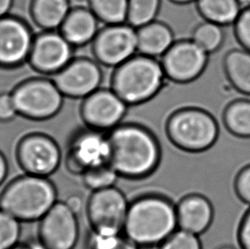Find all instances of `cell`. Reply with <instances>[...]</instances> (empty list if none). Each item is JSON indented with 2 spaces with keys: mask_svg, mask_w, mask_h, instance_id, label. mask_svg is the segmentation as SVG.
<instances>
[{
  "mask_svg": "<svg viewBox=\"0 0 250 249\" xmlns=\"http://www.w3.org/2000/svg\"><path fill=\"white\" fill-rule=\"evenodd\" d=\"M177 229L176 206L165 196L150 194L129 203L122 233L140 249L160 246Z\"/></svg>",
  "mask_w": 250,
  "mask_h": 249,
  "instance_id": "7a4b0ae2",
  "label": "cell"
},
{
  "mask_svg": "<svg viewBox=\"0 0 250 249\" xmlns=\"http://www.w3.org/2000/svg\"><path fill=\"white\" fill-rule=\"evenodd\" d=\"M16 156L21 168L27 174L44 178L58 170L62 160L58 143L50 136L38 132L21 139Z\"/></svg>",
  "mask_w": 250,
  "mask_h": 249,
  "instance_id": "9c48e42d",
  "label": "cell"
},
{
  "mask_svg": "<svg viewBox=\"0 0 250 249\" xmlns=\"http://www.w3.org/2000/svg\"><path fill=\"white\" fill-rule=\"evenodd\" d=\"M103 81L101 65L87 58L73 59L53 81L66 98L84 99L100 88Z\"/></svg>",
  "mask_w": 250,
  "mask_h": 249,
  "instance_id": "5bb4252c",
  "label": "cell"
},
{
  "mask_svg": "<svg viewBox=\"0 0 250 249\" xmlns=\"http://www.w3.org/2000/svg\"><path fill=\"white\" fill-rule=\"evenodd\" d=\"M129 203L115 186L92 192L86 206L91 230L103 235H117L123 230Z\"/></svg>",
  "mask_w": 250,
  "mask_h": 249,
  "instance_id": "52a82bcc",
  "label": "cell"
},
{
  "mask_svg": "<svg viewBox=\"0 0 250 249\" xmlns=\"http://www.w3.org/2000/svg\"><path fill=\"white\" fill-rule=\"evenodd\" d=\"M216 249H235L233 246H229V245H224V246H220Z\"/></svg>",
  "mask_w": 250,
  "mask_h": 249,
  "instance_id": "60d3db41",
  "label": "cell"
},
{
  "mask_svg": "<svg viewBox=\"0 0 250 249\" xmlns=\"http://www.w3.org/2000/svg\"><path fill=\"white\" fill-rule=\"evenodd\" d=\"M17 115V109L11 94L3 93L0 95V122H10Z\"/></svg>",
  "mask_w": 250,
  "mask_h": 249,
  "instance_id": "836d02e7",
  "label": "cell"
},
{
  "mask_svg": "<svg viewBox=\"0 0 250 249\" xmlns=\"http://www.w3.org/2000/svg\"><path fill=\"white\" fill-rule=\"evenodd\" d=\"M21 222L0 209V249H11L18 245Z\"/></svg>",
  "mask_w": 250,
  "mask_h": 249,
  "instance_id": "f1b7e54d",
  "label": "cell"
},
{
  "mask_svg": "<svg viewBox=\"0 0 250 249\" xmlns=\"http://www.w3.org/2000/svg\"><path fill=\"white\" fill-rule=\"evenodd\" d=\"M172 3L176 4H180V5H186V4H190V3H196V0H170Z\"/></svg>",
  "mask_w": 250,
  "mask_h": 249,
  "instance_id": "74e56055",
  "label": "cell"
},
{
  "mask_svg": "<svg viewBox=\"0 0 250 249\" xmlns=\"http://www.w3.org/2000/svg\"><path fill=\"white\" fill-rule=\"evenodd\" d=\"M34 36L30 27L17 17L0 19V66L14 67L28 61Z\"/></svg>",
  "mask_w": 250,
  "mask_h": 249,
  "instance_id": "2e32d148",
  "label": "cell"
},
{
  "mask_svg": "<svg viewBox=\"0 0 250 249\" xmlns=\"http://www.w3.org/2000/svg\"><path fill=\"white\" fill-rule=\"evenodd\" d=\"M57 188L50 179L40 176H21L0 195V209L21 222L41 220L57 202Z\"/></svg>",
  "mask_w": 250,
  "mask_h": 249,
  "instance_id": "3957f363",
  "label": "cell"
},
{
  "mask_svg": "<svg viewBox=\"0 0 250 249\" xmlns=\"http://www.w3.org/2000/svg\"><path fill=\"white\" fill-rule=\"evenodd\" d=\"M108 132L83 128L72 136L66 155L68 172L82 175L86 170L108 163Z\"/></svg>",
  "mask_w": 250,
  "mask_h": 249,
  "instance_id": "8fae6325",
  "label": "cell"
},
{
  "mask_svg": "<svg viewBox=\"0 0 250 249\" xmlns=\"http://www.w3.org/2000/svg\"><path fill=\"white\" fill-rule=\"evenodd\" d=\"M82 179L86 188L92 191L101 190L115 186L119 177L109 163H104L88 169L82 174Z\"/></svg>",
  "mask_w": 250,
  "mask_h": 249,
  "instance_id": "4316f807",
  "label": "cell"
},
{
  "mask_svg": "<svg viewBox=\"0 0 250 249\" xmlns=\"http://www.w3.org/2000/svg\"><path fill=\"white\" fill-rule=\"evenodd\" d=\"M99 22L89 7H75L72 8L59 32L74 47H82L93 42L100 30Z\"/></svg>",
  "mask_w": 250,
  "mask_h": 249,
  "instance_id": "ac0fdd59",
  "label": "cell"
},
{
  "mask_svg": "<svg viewBox=\"0 0 250 249\" xmlns=\"http://www.w3.org/2000/svg\"><path fill=\"white\" fill-rule=\"evenodd\" d=\"M30 245L33 248V249H45L39 242L38 243H30Z\"/></svg>",
  "mask_w": 250,
  "mask_h": 249,
  "instance_id": "ab89813d",
  "label": "cell"
},
{
  "mask_svg": "<svg viewBox=\"0 0 250 249\" xmlns=\"http://www.w3.org/2000/svg\"><path fill=\"white\" fill-rule=\"evenodd\" d=\"M74 46L58 31H44L34 37L28 62L34 70L55 75L74 59Z\"/></svg>",
  "mask_w": 250,
  "mask_h": 249,
  "instance_id": "9a60e30c",
  "label": "cell"
},
{
  "mask_svg": "<svg viewBox=\"0 0 250 249\" xmlns=\"http://www.w3.org/2000/svg\"><path fill=\"white\" fill-rule=\"evenodd\" d=\"M224 126L237 138H250V97L230 103L222 115Z\"/></svg>",
  "mask_w": 250,
  "mask_h": 249,
  "instance_id": "603a6c76",
  "label": "cell"
},
{
  "mask_svg": "<svg viewBox=\"0 0 250 249\" xmlns=\"http://www.w3.org/2000/svg\"><path fill=\"white\" fill-rule=\"evenodd\" d=\"M89 8L105 25L125 23L129 0H88Z\"/></svg>",
  "mask_w": 250,
  "mask_h": 249,
  "instance_id": "d4e9b609",
  "label": "cell"
},
{
  "mask_svg": "<svg viewBox=\"0 0 250 249\" xmlns=\"http://www.w3.org/2000/svg\"><path fill=\"white\" fill-rule=\"evenodd\" d=\"M209 55L191 39L175 41L162 58L167 79L178 84H190L204 73Z\"/></svg>",
  "mask_w": 250,
  "mask_h": 249,
  "instance_id": "30bf717a",
  "label": "cell"
},
{
  "mask_svg": "<svg viewBox=\"0 0 250 249\" xmlns=\"http://www.w3.org/2000/svg\"><path fill=\"white\" fill-rule=\"evenodd\" d=\"M9 172V166H8V162L5 156L2 152L0 151V186L4 182L6 179Z\"/></svg>",
  "mask_w": 250,
  "mask_h": 249,
  "instance_id": "d590c367",
  "label": "cell"
},
{
  "mask_svg": "<svg viewBox=\"0 0 250 249\" xmlns=\"http://www.w3.org/2000/svg\"><path fill=\"white\" fill-rule=\"evenodd\" d=\"M225 70L234 87L250 96V51L242 46L234 48L225 58Z\"/></svg>",
  "mask_w": 250,
  "mask_h": 249,
  "instance_id": "44dd1931",
  "label": "cell"
},
{
  "mask_svg": "<svg viewBox=\"0 0 250 249\" xmlns=\"http://www.w3.org/2000/svg\"><path fill=\"white\" fill-rule=\"evenodd\" d=\"M159 249H203V246L199 236L177 229L160 245Z\"/></svg>",
  "mask_w": 250,
  "mask_h": 249,
  "instance_id": "f546056e",
  "label": "cell"
},
{
  "mask_svg": "<svg viewBox=\"0 0 250 249\" xmlns=\"http://www.w3.org/2000/svg\"><path fill=\"white\" fill-rule=\"evenodd\" d=\"M190 39L208 54H213L223 45L226 39L225 27L203 21L193 28Z\"/></svg>",
  "mask_w": 250,
  "mask_h": 249,
  "instance_id": "cb8c5ba5",
  "label": "cell"
},
{
  "mask_svg": "<svg viewBox=\"0 0 250 249\" xmlns=\"http://www.w3.org/2000/svg\"><path fill=\"white\" fill-rule=\"evenodd\" d=\"M108 163L120 177L142 179L156 171L162 157L159 142L141 124H119L108 133Z\"/></svg>",
  "mask_w": 250,
  "mask_h": 249,
  "instance_id": "6da1fadb",
  "label": "cell"
},
{
  "mask_svg": "<svg viewBox=\"0 0 250 249\" xmlns=\"http://www.w3.org/2000/svg\"><path fill=\"white\" fill-rule=\"evenodd\" d=\"M178 228L200 236L209 229L214 218L213 206L206 196L190 194L176 206Z\"/></svg>",
  "mask_w": 250,
  "mask_h": 249,
  "instance_id": "e0dca14e",
  "label": "cell"
},
{
  "mask_svg": "<svg viewBox=\"0 0 250 249\" xmlns=\"http://www.w3.org/2000/svg\"><path fill=\"white\" fill-rule=\"evenodd\" d=\"M195 4L203 20L222 27L233 25L242 10L239 0H196Z\"/></svg>",
  "mask_w": 250,
  "mask_h": 249,
  "instance_id": "7402d4cb",
  "label": "cell"
},
{
  "mask_svg": "<svg viewBox=\"0 0 250 249\" xmlns=\"http://www.w3.org/2000/svg\"><path fill=\"white\" fill-rule=\"evenodd\" d=\"M11 249H33V248L31 247L30 243H27V244H18Z\"/></svg>",
  "mask_w": 250,
  "mask_h": 249,
  "instance_id": "f35d334b",
  "label": "cell"
},
{
  "mask_svg": "<svg viewBox=\"0 0 250 249\" xmlns=\"http://www.w3.org/2000/svg\"><path fill=\"white\" fill-rule=\"evenodd\" d=\"M233 27L239 44L244 49L250 51V6L241 10Z\"/></svg>",
  "mask_w": 250,
  "mask_h": 249,
  "instance_id": "4dcf8cb0",
  "label": "cell"
},
{
  "mask_svg": "<svg viewBox=\"0 0 250 249\" xmlns=\"http://www.w3.org/2000/svg\"><path fill=\"white\" fill-rule=\"evenodd\" d=\"M76 216L65 202H56L41 219L39 243L45 249H74L80 232Z\"/></svg>",
  "mask_w": 250,
  "mask_h": 249,
  "instance_id": "4fadbf2b",
  "label": "cell"
},
{
  "mask_svg": "<svg viewBox=\"0 0 250 249\" xmlns=\"http://www.w3.org/2000/svg\"><path fill=\"white\" fill-rule=\"evenodd\" d=\"M72 10L70 0H33L31 17L44 31H58Z\"/></svg>",
  "mask_w": 250,
  "mask_h": 249,
  "instance_id": "ffe728a7",
  "label": "cell"
},
{
  "mask_svg": "<svg viewBox=\"0 0 250 249\" xmlns=\"http://www.w3.org/2000/svg\"><path fill=\"white\" fill-rule=\"evenodd\" d=\"M11 97L17 115L32 121H46L60 112L64 96L53 80L34 78L21 83Z\"/></svg>",
  "mask_w": 250,
  "mask_h": 249,
  "instance_id": "8992f818",
  "label": "cell"
},
{
  "mask_svg": "<svg viewBox=\"0 0 250 249\" xmlns=\"http://www.w3.org/2000/svg\"><path fill=\"white\" fill-rule=\"evenodd\" d=\"M237 241L241 249H250V207L241 219L237 229Z\"/></svg>",
  "mask_w": 250,
  "mask_h": 249,
  "instance_id": "d6a6232c",
  "label": "cell"
},
{
  "mask_svg": "<svg viewBox=\"0 0 250 249\" xmlns=\"http://www.w3.org/2000/svg\"><path fill=\"white\" fill-rule=\"evenodd\" d=\"M13 2L14 0H0V19L8 16Z\"/></svg>",
  "mask_w": 250,
  "mask_h": 249,
  "instance_id": "8d00e7d4",
  "label": "cell"
},
{
  "mask_svg": "<svg viewBox=\"0 0 250 249\" xmlns=\"http://www.w3.org/2000/svg\"><path fill=\"white\" fill-rule=\"evenodd\" d=\"M87 249H139L124 234L103 235L91 230L86 243Z\"/></svg>",
  "mask_w": 250,
  "mask_h": 249,
  "instance_id": "83f0119b",
  "label": "cell"
},
{
  "mask_svg": "<svg viewBox=\"0 0 250 249\" xmlns=\"http://www.w3.org/2000/svg\"><path fill=\"white\" fill-rule=\"evenodd\" d=\"M162 0H129L126 22L135 28L156 21Z\"/></svg>",
  "mask_w": 250,
  "mask_h": 249,
  "instance_id": "484cf974",
  "label": "cell"
},
{
  "mask_svg": "<svg viewBox=\"0 0 250 249\" xmlns=\"http://www.w3.org/2000/svg\"><path fill=\"white\" fill-rule=\"evenodd\" d=\"M166 79L161 61L138 53L115 68L111 89L128 106H135L155 98Z\"/></svg>",
  "mask_w": 250,
  "mask_h": 249,
  "instance_id": "277c9868",
  "label": "cell"
},
{
  "mask_svg": "<svg viewBox=\"0 0 250 249\" xmlns=\"http://www.w3.org/2000/svg\"><path fill=\"white\" fill-rule=\"evenodd\" d=\"M166 131L169 140L177 148L189 153H201L216 144L220 125L206 109L188 106L169 116Z\"/></svg>",
  "mask_w": 250,
  "mask_h": 249,
  "instance_id": "5b68a950",
  "label": "cell"
},
{
  "mask_svg": "<svg viewBox=\"0 0 250 249\" xmlns=\"http://www.w3.org/2000/svg\"><path fill=\"white\" fill-rule=\"evenodd\" d=\"M65 203L67 204L72 212L77 215L79 212H82L84 202H83V200L80 195H73L67 199Z\"/></svg>",
  "mask_w": 250,
  "mask_h": 249,
  "instance_id": "e575fe53",
  "label": "cell"
},
{
  "mask_svg": "<svg viewBox=\"0 0 250 249\" xmlns=\"http://www.w3.org/2000/svg\"><path fill=\"white\" fill-rule=\"evenodd\" d=\"M137 35L138 53L150 58H163L175 42L172 29L159 21L137 28Z\"/></svg>",
  "mask_w": 250,
  "mask_h": 249,
  "instance_id": "d6986e66",
  "label": "cell"
},
{
  "mask_svg": "<svg viewBox=\"0 0 250 249\" xmlns=\"http://www.w3.org/2000/svg\"><path fill=\"white\" fill-rule=\"evenodd\" d=\"M128 107L112 89L99 88L83 99L81 115L86 127L108 132L122 124Z\"/></svg>",
  "mask_w": 250,
  "mask_h": 249,
  "instance_id": "7c38bea8",
  "label": "cell"
},
{
  "mask_svg": "<svg viewBox=\"0 0 250 249\" xmlns=\"http://www.w3.org/2000/svg\"><path fill=\"white\" fill-rule=\"evenodd\" d=\"M91 44L98 63L116 68L137 54V28L127 22L105 25L100 28Z\"/></svg>",
  "mask_w": 250,
  "mask_h": 249,
  "instance_id": "ba28073f",
  "label": "cell"
},
{
  "mask_svg": "<svg viewBox=\"0 0 250 249\" xmlns=\"http://www.w3.org/2000/svg\"><path fill=\"white\" fill-rule=\"evenodd\" d=\"M234 189L241 202L250 207V164L237 173L234 180Z\"/></svg>",
  "mask_w": 250,
  "mask_h": 249,
  "instance_id": "1f68e13d",
  "label": "cell"
}]
</instances>
